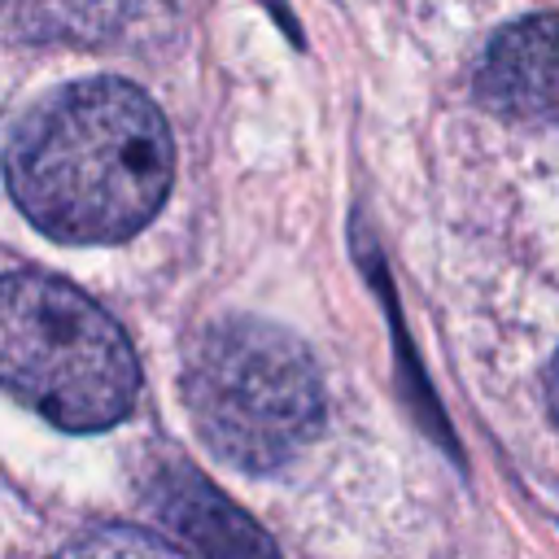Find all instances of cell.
Listing matches in <instances>:
<instances>
[{"label": "cell", "mask_w": 559, "mask_h": 559, "mask_svg": "<svg viewBox=\"0 0 559 559\" xmlns=\"http://www.w3.org/2000/svg\"><path fill=\"white\" fill-rule=\"evenodd\" d=\"M0 389L66 432H105L135 406L140 362L87 293L13 271L0 275Z\"/></svg>", "instance_id": "obj_2"}, {"label": "cell", "mask_w": 559, "mask_h": 559, "mask_svg": "<svg viewBox=\"0 0 559 559\" xmlns=\"http://www.w3.org/2000/svg\"><path fill=\"white\" fill-rule=\"evenodd\" d=\"M546 402H550V419L559 428V354L550 358V371H546Z\"/></svg>", "instance_id": "obj_8"}, {"label": "cell", "mask_w": 559, "mask_h": 559, "mask_svg": "<svg viewBox=\"0 0 559 559\" xmlns=\"http://www.w3.org/2000/svg\"><path fill=\"white\" fill-rule=\"evenodd\" d=\"M52 559H188V555L144 528L105 524V528H87V533L70 537Z\"/></svg>", "instance_id": "obj_7"}, {"label": "cell", "mask_w": 559, "mask_h": 559, "mask_svg": "<svg viewBox=\"0 0 559 559\" xmlns=\"http://www.w3.org/2000/svg\"><path fill=\"white\" fill-rule=\"evenodd\" d=\"M476 96L502 118L559 127V13L498 31L476 66Z\"/></svg>", "instance_id": "obj_5"}, {"label": "cell", "mask_w": 559, "mask_h": 559, "mask_svg": "<svg viewBox=\"0 0 559 559\" xmlns=\"http://www.w3.org/2000/svg\"><path fill=\"white\" fill-rule=\"evenodd\" d=\"M4 179L17 210L61 245H118L148 227L175 179V140L127 79H83L44 96L13 131Z\"/></svg>", "instance_id": "obj_1"}, {"label": "cell", "mask_w": 559, "mask_h": 559, "mask_svg": "<svg viewBox=\"0 0 559 559\" xmlns=\"http://www.w3.org/2000/svg\"><path fill=\"white\" fill-rule=\"evenodd\" d=\"M4 9L31 39L100 44L127 26L135 0H4Z\"/></svg>", "instance_id": "obj_6"}, {"label": "cell", "mask_w": 559, "mask_h": 559, "mask_svg": "<svg viewBox=\"0 0 559 559\" xmlns=\"http://www.w3.org/2000/svg\"><path fill=\"white\" fill-rule=\"evenodd\" d=\"M140 498L148 515L197 559H280L275 542L231 498L170 454H153Z\"/></svg>", "instance_id": "obj_4"}, {"label": "cell", "mask_w": 559, "mask_h": 559, "mask_svg": "<svg viewBox=\"0 0 559 559\" xmlns=\"http://www.w3.org/2000/svg\"><path fill=\"white\" fill-rule=\"evenodd\" d=\"M183 402L201 441L240 472L284 467L323 428L328 411L310 349L262 319H223L197 336Z\"/></svg>", "instance_id": "obj_3"}]
</instances>
